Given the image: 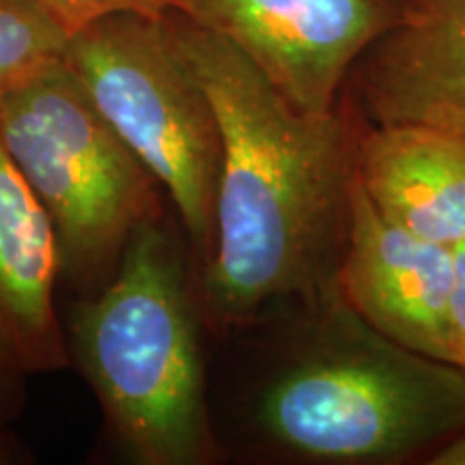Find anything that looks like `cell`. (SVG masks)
Masks as SVG:
<instances>
[{"instance_id": "obj_1", "label": "cell", "mask_w": 465, "mask_h": 465, "mask_svg": "<svg viewBox=\"0 0 465 465\" xmlns=\"http://www.w3.org/2000/svg\"><path fill=\"white\" fill-rule=\"evenodd\" d=\"M164 25L220 127L216 237L194 281L207 330L223 336L339 287L362 114L342 93L330 113L295 108L224 37L174 11Z\"/></svg>"}, {"instance_id": "obj_2", "label": "cell", "mask_w": 465, "mask_h": 465, "mask_svg": "<svg viewBox=\"0 0 465 465\" xmlns=\"http://www.w3.org/2000/svg\"><path fill=\"white\" fill-rule=\"evenodd\" d=\"M250 336L232 444L257 463L429 465L465 433V373L381 334L334 287L282 302Z\"/></svg>"}, {"instance_id": "obj_3", "label": "cell", "mask_w": 465, "mask_h": 465, "mask_svg": "<svg viewBox=\"0 0 465 465\" xmlns=\"http://www.w3.org/2000/svg\"><path fill=\"white\" fill-rule=\"evenodd\" d=\"M205 328L190 254L166 216L141 224L113 278L75 311L74 353L134 463L226 459L209 399Z\"/></svg>"}, {"instance_id": "obj_4", "label": "cell", "mask_w": 465, "mask_h": 465, "mask_svg": "<svg viewBox=\"0 0 465 465\" xmlns=\"http://www.w3.org/2000/svg\"><path fill=\"white\" fill-rule=\"evenodd\" d=\"M0 143L48 213L61 276L106 284L164 190L56 58L0 95Z\"/></svg>"}, {"instance_id": "obj_5", "label": "cell", "mask_w": 465, "mask_h": 465, "mask_svg": "<svg viewBox=\"0 0 465 465\" xmlns=\"http://www.w3.org/2000/svg\"><path fill=\"white\" fill-rule=\"evenodd\" d=\"M65 63L177 213L194 276L216 237L223 143L212 102L174 50L164 15L114 14L75 28Z\"/></svg>"}, {"instance_id": "obj_6", "label": "cell", "mask_w": 465, "mask_h": 465, "mask_svg": "<svg viewBox=\"0 0 465 465\" xmlns=\"http://www.w3.org/2000/svg\"><path fill=\"white\" fill-rule=\"evenodd\" d=\"M401 7L403 0H173L171 11L235 45L295 108L323 114Z\"/></svg>"}, {"instance_id": "obj_7", "label": "cell", "mask_w": 465, "mask_h": 465, "mask_svg": "<svg viewBox=\"0 0 465 465\" xmlns=\"http://www.w3.org/2000/svg\"><path fill=\"white\" fill-rule=\"evenodd\" d=\"M455 248L388 220L353 179L339 287L349 306L407 349L452 364Z\"/></svg>"}, {"instance_id": "obj_8", "label": "cell", "mask_w": 465, "mask_h": 465, "mask_svg": "<svg viewBox=\"0 0 465 465\" xmlns=\"http://www.w3.org/2000/svg\"><path fill=\"white\" fill-rule=\"evenodd\" d=\"M342 95L371 125L465 141V0H403L397 22L358 58Z\"/></svg>"}, {"instance_id": "obj_9", "label": "cell", "mask_w": 465, "mask_h": 465, "mask_svg": "<svg viewBox=\"0 0 465 465\" xmlns=\"http://www.w3.org/2000/svg\"><path fill=\"white\" fill-rule=\"evenodd\" d=\"M58 278L48 213L0 143V362L22 377L69 364L54 308Z\"/></svg>"}, {"instance_id": "obj_10", "label": "cell", "mask_w": 465, "mask_h": 465, "mask_svg": "<svg viewBox=\"0 0 465 465\" xmlns=\"http://www.w3.org/2000/svg\"><path fill=\"white\" fill-rule=\"evenodd\" d=\"M356 182L392 223L455 248L465 242V141L422 127L371 125L362 116Z\"/></svg>"}, {"instance_id": "obj_11", "label": "cell", "mask_w": 465, "mask_h": 465, "mask_svg": "<svg viewBox=\"0 0 465 465\" xmlns=\"http://www.w3.org/2000/svg\"><path fill=\"white\" fill-rule=\"evenodd\" d=\"M72 31L35 0H0V95L63 58Z\"/></svg>"}, {"instance_id": "obj_12", "label": "cell", "mask_w": 465, "mask_h": 465, "mask_svg": "<svg viewBox=\"0 0 465 465\" xmlns=\"http://www.w3.org/2000/svg\"><path fill=\"white\" fill-rule=\"evenodd\" d=\"M65 25L69 31L114 14L160 17L173 9V0H35Z\"/></svg>"}, {"instance_id": "obj_13", "label": "cell", "mask_w": 465, "mask_h": 465, "mask_svg": "<svg viewBox=\"0 0 465 465\" xmlns=\"http://www.w3.org/2000/svg\"><path fill=\"white\" fill-rule=\"evenodd\" d=\"M20 380L22 375L0 362V463L11 461V457L15 455L11 424L15 420V392Z\"/></svg>"}, {"instance_id": "obj_14", "label": "cell", "mask_w": 465, "mask_h": 465, "mask_svg": "<svg viewBox=\"0 0 465 465\" xmlns=\"http://www.w3.org/2000/svg\"><path fill=\"white\" fill-rule=\"evenodd\" d=\"M457 282L450 304L452 330V364L465 373V242L455 246Z\"/></svg>"}, {"instance_id": "obj_15", "label": "cell", "mask_w": 465, "mask_h": 465, "mask_svg": "<svg viewBox=\"0 0 465 465\" xmlns=\"http://www.w3.org/2000/svg\"><path fill=\"white\" fill-rule=\"evenodd\" d=\"M429 465H465V433L435 452Z\"/></svg>"}]
</instances>
